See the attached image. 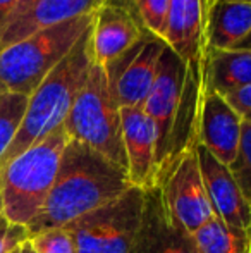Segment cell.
Returning a JSON list of instances; mask_svg holds the SVG:
<instances>
[{
    "instance_id": "33",
    "label": "cell",
    "mask_w": 251,
    "mask_h": 253,
    "mask_svg": "<svg viewBox=\"0 0 251 253\" xmlns=\"http://www.w3.org/2000/svg\"><path fill=\"white\" fill-rule=\"evenodd\" d=\"M250 253H251V252H250Z\"/></svg>"
},
{
    "instance_id": "18",
    "label": "cell",
    "mask_w": 251,
    "mask_h": 253,
    "mask_svg": "<svg viewBox=\"0 0 251 253\" xmlns=\"http://www.w3.org/2000/svg\"><path fill=\"white\" fill-rule=\"evenodd\" d=\"M198 253H250L251 240L245 233L231 229L217 215L191 234Z\"/></svg>"
},
{
    "instance_id": "3",
    "label": "cell",
    "mask_w": 251,
    "mask_h": 253,
    "mask_svg": "<svg viewBox=\"0 0 251 253\" xmlns=\"http://www.w3.org/2000/svg\"><path fill=\"white\" fill-rule=\"evenodd\" d=\"M69 143L61 126L0 169L3 215L14 224L28 226L47 202Z\"/></svg>"
},
{
    "instance_id": "31",
    "label": "cell",
    "mask_w": 251,
    "mask_h": 253,
    "mask_svg": "<svg viewBox=\"0 0 251 253\" xmlns=\"http://www.w3.org/2000/svg\"><path fill=\"white\" fill-rule=\"evenodd\" d=\"M245 119H248V121H251V114H250V116H248V117H245Z\"/></svg>"
},
{
    "instance_id": "19",
    "label": "cell",
    "mask_w": 251,
    "mask_h": 253,
    "mask_svg": "<svg viewBox=\"0 0 251 253\" xmlns=\"http://www.w3.org/2000/svg\"><path fill=\"white\" fill-rule=\"evenodd\" d=\"M169 0H107V3L126 9L133 17L155 37L164 40L165 14Z\"/></svg>"
},
{
    "instance_id": "12",
    "label": "cell",
    "mask_w": 251,
    "mask_h": 253,
    "mask_svg": "<svg viewBox=\"0 0 251 253\" xmlns=\"http://www.w3.org/2000/svg\"><path fill=\"white\" fill-rule=\"evenodd\" d=\"M241 124L243 117L227 100L205 84L198 119V141L227 167H231L238 153Z\"/></svg>"
},
{
    "instance_id": "7",
    "label": "cell",
    "mask_w": 251,
    "mask_h": 253,
    "mask_svg": "<svg viewBox=\"0 0 251 253\" xmlns=\"http://www.w3.org/2000/svg\"><path fill=\"white\" fill-rule=\"evenodd\" d=\"M158 188L169 219L181 233L191 236L215 217L201 179L196 147L179 159Z\"/></svg>"
},
{
    "instance_id": "14",
    "label": "cell",
    "mask_w": 251,
    "mask_h": 253,
    "mask_svg": "<svg viewBox=\"0 0 251 253\" xmlns=\"http://www.w3.org/2000/svg\"><path fill=\"white\" fill-rule=\"evenodd\" d=\"M148 31L126 9L105 2L95 12L91 28V50L93 62L107 67L117 57L141 42Z\"/></svg>"
},
{
    "instance_id": "29",
    "label": "cell",
    "mask_w": 251,
    "mask_h": 253,
    "mask_svg": "<svg viewBox=\"0 0 251 253\" xmlns=\"http://www.w3.org/2000/svg\"><path fill=\"white\" fill-rule=\"evenodd\" d=\"M0 215H3V200H2V190H0Z\"/></svg>"
},
{
    "instance_id": "15",
    "label": "cell",
    "mask_w": 251,
    "mask_h": 253,
    "mask_svg": "<svg viewBox=\"0 0 251 253\" xmlns=\"http://www.w3.org/2000/svg\"><path fill=\"white\" fill-rule=\"evenodd\" d=\"M129 253H198L188 234L171 222L158 186L144 190L143 220Z\"/></svg>"
},
{
    "instance_id": "30",
    "label": "cell",
    "mask_w": 251,
    "mask_h": 253,
    "mask_svg": "<svg viewBox=\"0 0 251 253\" xmlns=\"http://www.w3.org/2000/svg\"><path fill=\"white\" fill-rule=\"evenodd\" d=\"M232 2H245V3H251V0H232Z\"/></svg>"
},
{
    "instance_id": "28",
    "label": "cell",
    "mask_w": 251,
    "mask_h": 253,
    "mask_svg": "<svg viewBox=\"0 0 251 253\" xmlns=\"http://www.w3.org/2000/svg\"><path fill=\"white\" fill-rule=\"evenodd\" d=\"M7 93H9V91H7V88L3 86V83H2V81H0V100H2L3 95H7Z\"/></svg>"
},
{
    "instance_id": "13",
    "label": "cell",
    "mask_w": 251,
    "mask_h": 253,
    "mask_svg": "<svg viewBox=\"0 0 251 253\" xmlns=\"http://www.w3.org/2000/svg\"><path fill=\"white\" fill-rule=\"evenodd\" d=\"M121 123L127 159V176L131 184L141 190L155 188L157 133H155L153 123L141 107L121 109Z\"/></svg>"
},
{
    "instance_id": "22",
    "label": "cell",
    "mask_w": 251,
    "mask_h": 253,
    "mask_svg": "<svg viewBox=\"0 0 251 253\" xmlns=\"http://www.w3.org/2000/svg\"><path fill=\"white\" fill-rule=\"evenodd\" d=\"M36 253H77V245L67 227H55L30 238Z\"/></svg>"
},
{
    "instance_id": "21",
    "label": "cell",
    "mask_w": 251,
    "mask_h": 253,
    "mask_svg": "<svg viewBox=\"0 0 251 253\" xmlns=\"http://www.w3.org/2000/svg\"><path fill=\"white\" fill-rule=\"evenodd\" d=\"M229 169L245 198L251 203V121L248 119H243L238 153Z\"/></svg>"
},
{
    "instance_id": "16",
    "label": "cell",
    "mask_w": 251,
    "mask_h": 253,
    "mask_svg": "<svg viewBox=\"0 0 251 253\" xmlns=\"http://www.w3.org/2000/svg\"><path fill=\"white\" fill-rule=\"evenodd\" d=\"M251 31V3L212 0L207 16V50H232Z\"/></svg>"
},
{
    "instance_id": "10",
    "label": "cell",
    "mask_w": 251,
    "mask_h": 253,
    "mask_svg": "<svg viewBox=\"0 0 251 253\" xmlns=\"http://www.w3.org/2000/svg\"><path fill=\"white\" fill-rule=\"evenodd\" d=\"M107 0H21L0 30V52L45 28L95 14Z\"/></svg>"
},
{
    "instance_id": "9",
    "label": "cell",
    "mask_w": 251,
    "mask_h": 253,
    "mask_svg": "<svg viewBox=\"0 0 251 253\" xmlns=\"http://www.w3.org/2000/svg\"><path fill=\"white\" fill-rule=\"evenodd\" d=\"M186 74H188V64L167 45L158 60V71L153 86L141 107L143 112L151 119L157 133V148H155L157 170L167 153L169 136L181 102Z\"/></svg>"
},
{
    "instance_id": "8",
    "label": "cell",
    "mask_w": 251,
    "mask_h": 253,
    "mask_svg": "<svg viewBox=\"0 0 251 253\" xmlns=\"http://www.w3.org/2000/svg\"><path fill=\"white\" fill-rule=\"evenodd\" d=\"M167 47L162 38L148 33L133 48L102 67L107 74L108 91L119 109L143 107L157 78L158 60Z\"/></svg>"
},
{
    "instance_id": "1",
    "label": "cell",
    "mask_w": 251,
    "mask_h": 253,
    "mask_svg": "<svg viewBox=\"0 0 251 253\" xmlns=\"http://www.w3.org/2000/svg\"><path fill=\"white\" fill-rule=\"evenodd\" d=\"M133 186L127 170L79 141L69 140L47 202L28 224L30 238L66 227Z\"/></svg>"
},
{
    "instance_id": "5",
    "label": "cell",
    "mask_w": 251,
    "mask_h": 253,
    "mask_svg": "<svg viewBox=\"0 0 251 253\" xmlns=\"http://www.w3.org/2000/svg\"><path fill=\"white\" fill-rule=\"evenodd\" d=\"M64 127L69 140L86 145L127 170L121 109L108 91L107 74L95 62L67 114Z\"/></svg>"
},
{
    "instance_id": "26",
    "label": "cell",
    "mask_w": 251,
    "mask_h": 253,
    "mask_svg": "<svg viewBox=\"0 0 251 253\" xmlns=\"http://www.w3.org/2000/svg\"><path fill=\"white\" fill-rule=\"evenodd\" d=\"M232 50H250L251 52V31H250V35L245 38V40L241 42V43H238L236 45Z\"/></svg>"
},
{
    "instance_id": "25",
    "label": "cell",
    "mask_w": 251,
    "mask_h": 253,
    "mask_svg": "<svg viewBox=\"0 0 251 253\" xmlns=\"http://www.w3.org/2000/svg\"><path fill=\"white\" fill-rule=\"evenodd\" d=\"M21 0H0V30H2L3 23L7 21V17L10 16L16 5L19 3Z\"/></svg>"
},
{
    "instance_id": "23",
    "label": "cell",
    "mask_w": 251,
    "mask_h": 253,
    "mask_svg": "<svg viewBox=\"0 0 251 253\" xmlns=\"http://www.w3.org/2000/svg\"><path fill=\"white\" fill-rule=\"evenodd\" d=\"M28 240L30 233L26 226L14 224L5 215H0V253L16 252Z\"/></svg>"
},
{
    "instance_id": "17",
    "label": "cell",
    "mask_w": 251,
    "mask_h": 253,
    "mask_svg": "<svg viewBox=\"0 0 251 253\" xmlns=\"http://www.w3.org/2000/svg\"><path fill=\"white\" fill-rule=\"evenodd\" d=\"M205 84L222 97L251 84V52L208 48L205 57Z\"/></svg>"
},
{
    "instance_id": "11",
    "label": "cell",
    "mask_w": 251,
    "mask_h": 253,
    "mask_svg": "<svg viewBox=\"0 0 251 253\" xmlns=\"http://www.w3.org/2000/svg\"><path fill=\"white\" fill-rule=\"evenodd\" d=\"M196 157L214 213L231 229L245 233L251 240V203L239 190L231 169L215 159L200 141L196 143Z\"/></svg>"
},
{
    "instance_id": "24",
    "label": "cell",
    "mask_w": 251,
    "mask_h": 253,
    "mask_svg": "<svg viewBox=\"0 0 251 253\" xmlns=\"http://www.w3.org/2000/svg\"><path fill=\"white\" fill-rule=\"evenodd\" d=\"M224 98L243 119L251 114V84H246V86L239 88V90L231 91Z\"/></svg>"
},
{
    "instance_id": "32",
    "label": "cell",
    "mask_w": 251,
    "mask_h": 253,
    "mask_svg": "<svg viewBox=\"0 0 251 253\" xmlns=\"http://www.w3.org/2000/svg\"><path fill=\"white\" fill-rule=\"evenodd\" d=\"M17 250H19V248H17ZM17 250H16V252H12V253H17Z\"/></svg>"
},
{
    "instance_id": "20",
    "label": "cell",
    "mask_w": 251,
    "mask_h": 253,
    "mask_svg": "<svg viewBox=\"0 0 251 253\" xmlns=\"http://www.w3.org/2000/svg\"><path fill=\"white\" fill-rule=\"evenodd\" d=\"M26 95L7 93L0 100V159L16 138L28 107Z\"/></svg>"
},
{
    "instance_id": "2",
    "label": "cell",
    "mask_w": 251,
    "mask_h": 253,
    "mask_svg": "<svg viewBox=\"0 0 251 253\" xmlns=\"http://www.w3.org/2000/svg\"><path fill=\"white\" fill-rule=\"evenodd\" d=\"M91 28L77 40L66 59L30 95L23 123L14 141L0 159V169L30 147L47 138L52 131L64 126L71 107L93 67Z\"/></svg>"
},
{
    "instance_id": "4",
    "label": "cell",
    "mask_w": 251,
    "mask_h": 253,
    "mask_svg": "<svg viewBox=\"0 0 251 253\" xmlns=\"http://www.w3.org/2000/svg\"><path fill=\"white\" fill-rule=\"evenodd\" d=\"M95 14L45 28L0 52V81L7 91L30 97L91 28Z\"/></svg>"
},
{
    "instance_id": "6",
    "label": "cell",
    "mask_w": 251,
    "mask_h": 253,
    "mask_svg": "<svg viewBox=\"0 0 251 253\" xmlns=\"http://www.w3.org/2000/svg\"><path fill=\"white\" fill-rule=\"evenodd\" d=\"M144 190L131 186L126 193L66 226L77 253H129L141 227Z\"/></svg>"
},
{
    "instance_id": "27",
    "label": "cell",
    "mask_w": 251,
    "mask_h": 253,
    "mask_svg": "<svg viewBox=\"0 0 251 253\" xmlns=\"http://www.w3.org/2000/svg\"><path fill=\"white\" fill-rule=\"evenodd\" d=\"M17 253H36L33 250V247H31V243H30V240L28 241H24L23 245L19 247V250H17Z\"/></svg>"
}]
</instances>
